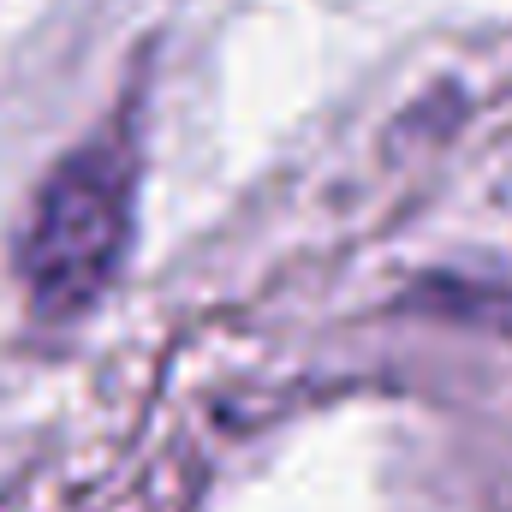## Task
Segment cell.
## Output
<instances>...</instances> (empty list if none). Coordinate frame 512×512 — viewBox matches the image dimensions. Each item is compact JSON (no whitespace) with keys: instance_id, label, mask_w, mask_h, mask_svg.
Here are the masks:
<instances>
[{"instance_id":"cell-1","label":"cell","mask_w":512,"mask_h":512,"mask_svg":"<svg viewBox=\"0 0 512 512\" xmlns=\"http://www.w3.org/2000/svg\"><path fill=\"white\" fill-rule=\"evenodd\" d=\"M131 233V155L126 143L96 137L90 149L66 155L48 185L36 191V209L18 239V274L36 304V316L60 322L102 298L114 280Z\"/></svg>"}]
</instances>
